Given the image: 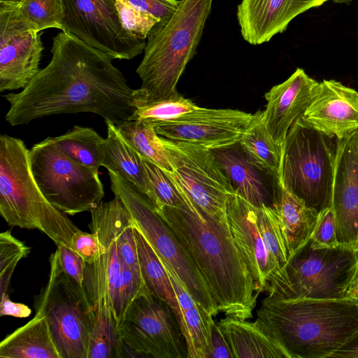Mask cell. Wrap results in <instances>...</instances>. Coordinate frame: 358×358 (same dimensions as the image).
I'll return each mask as SVG.
<instances>
[{
    "label": "cell",
    "instance_id": "obj_2",
    "mask_svg": "<svg viewBox=\"0 0 358 358\" xmlns=\"http://www.w3.org/2000/svg\"><path fill=\"white\" fill-rule=\"evenodd\" d=\"M156 210L174 231L205 280L219 312L251 319L259 294L227 219L213 218L187 198Z\"/></svg>",
    "mask_w": 358,
    "mask_h": 358
},
{
    "label": "cell",
    "instance_id": "obj_11",
    "mask_svg": "<svg viewBox=\"0 0 358 358\" xmlns=\"http://www.w3.org/2000/svg\"><path fill=\"white\" fill-rule=\"evenodd\" d=\"M31 174L40 190L57 208L69 215L91 211L104 196L99 173L76 162L48 137L29 150Z\"/></svg>",
    "mask_w": 358,
    "mask_h": 358
},
{
    "label": "cell",
    "instance_id": "obj_23",
    "mask_svg": "<svg viewBox=\"0 0 358 358\" xmlns=\"http://www.w3.org/2000/svg\"><path fill=\"white\" fill-rule=\"evenodd\" d=\"M234 358H289L281 345L257 320L227 316L217 323Z\"/></svg>",
    "mask_w": 358,
    "mask_h": 358
},
{
    "label": "cell",
    "instance_id": "obj_25",
    "mask_svg": "<svg viewBox=\"0 0 358 358\" xmlns=\"http://www.w3.org/2000/svg\"><path fill=\"white\" fill-rule=\"evenodd\" d=\"M211 151L236 192L254 206H271L269 193L260 174L261 171L248 159L238 143Z\"/></svg>",
    "mask_w": 358,
    "mask_h": 358
},
{
    "label": "cell",
    "instance_id": "obj_22",
    "mask_svg": "<svg viewBox=\"0 0 358 358\" xmlns=\"http://www.w3.org/2000/svg\"><path fill=\"white\" fill-rule=\"evenodd\" d=\"M272 207L278 216L288 260L310 239L319 213L308 207L280 182L274 185Z\"/></svg>",
    "mask_w": 358,
    "mask_h": 358
},
{
    "label": "cell",
    "instance_id": "obj_19",
    "mask_svg": "<svg viewBox=\"0 0 358 358\" xmlns=\"http://www.w3.org/2000/svg\"><path fill=\"white\" fill-rule=\"evenodd\" d=\"M255 206L237 192L227 203V219L234 240L255 282L259 293L279 268L268 252L257 225Z\"/></svg>",
    "mask_w": 358,
    "mask_h": 358
},
{
    "label": "cell",
    "instance_id": "obj_3",
    "mask_svg": "<svg viewBox=\"0 0 358 358\" xmlns=\"http://www.w3.org/2000/svg\"><path fill=\"white\" fill-rule=\"evenodd\" d=\"M256 320L289 358H324L358 329V303L341 299L265 298Z\"/></svg>",
    "mask_w": 358,
    "mask_h": 358
},
{
    "label": "cell",
    "instance_id": "obj_16",
    "mask_svg": "<svg viewBox=\"0 0 358 358\" xmlns=\"http://www.w3.org/2000/svg\"><path fill=\"white\" fill-rule=\"evenodd\" d=\"M43 50L40 31L17 8L0 11V92L24 89L40 71Z\"/></svg>",
    "mask_w": 358,
    "mask_h": 358
},
{
    "label": "cell",
    "instance_id": "obj_28",
    "mask_svg": "<svg viewBox=\"0 0 358 358\" xmlns=\"http://www.w3.org/2000/svg\"><path fill=\"white\" fill-rule=\"evenodd\" d=\"M262 113L263 111L258 110L252 115L238 144L253 165L278 182L281 174L282 147L277 145L269 136L262 121Z\"/></svg>",
    "mask_w": 358,
    "mask_h": 358
},
{
    "label": "cell",
    "instance_id": "obj_46",
    "mask_svg": "<svg viewBox=\"0 0 358 358\" xmlns=\"http://www.w3.org/2000/svg\"><path fill=\"white\" fill-rule=\"evenodd\" d=\"M345 298L352 299L358 303V266L347 288Z\"/></svg>",
    "mask_w": 358,
    "mask_h": 358
},
{
    "label": "cell",
    "instance_id": "obj_21",
    "mask_svg": "<svg viewBox=\"0 0 358 358\" xmlns=\"http://www.w3.org/2000/svg\"><path fill=\"white\" fill-rule=\"evenodd\" d=\"M328 0H242L237 19L243 39L261 45L286 30L299 14Z\"/></svg>",
    "mask_w": 358,
    "mask_h": 358
},
{
    "label": "cell",
    "instance_id": "obj_17",
    "mask_svg": "<svg viewBox=\"0 0 358 358\" xmlns=\"http://www.w3.org/2000/svg\"><path fill=\"white\" fill-rule=\"evenodd\" d=\"M331 208L338 244L358 250V130L337 139Z\"/></svg>",
    "mask_w": 358,
    "mask_h": 358
},
{
    "label": "cell",
    "instance_id": "obj_36",
    "mask_svg": "<svg viewBox=\"0 0 358 358\" xmlns=\"http://www.w3.org/2000/svg\"><path fill=\"white\" fill-rule=\"evenodd\" d=\"M196 106L190 99L178 94L170 98L138 106L134 120H167L188 113Z\"/></svg>",
    "mask_w": 358,
    "mask_h": 358
},
{
    "label": "cell",
    "instance_id": "obj_33",
    "mask_svg": "<svg viewBox=\"0 0 358 358\" xmlns=\"http://www.w3.org/2000/svg\"><path fill=\"white\" fill-rule=\"evenodd\" d=\"M17 10L38 31L50 28L62 29V0H22Z\"/></svg>",
    "mask_w": 358,
    "mask_h": 358
},
{
    "label": "cell",
    "instance_id": "obj_6",
    "mask_svg": "<svg viewBox=\"0 0 358 358\" xmlns=\"http://www.w3.org/2000/svg\"><path fill=\"white\" fill-rule=\"evenodd\" d=\"M29 150L20 138L0 136V213L12 227L38 229L56 245H71L79 229L50 203L31 174Z\"/></svg>",
    "mask_w": 358,
    "mask_h": 358
},
{
    "label": "cell",
    "instance_id": "obj_13",
    "mask_svg": "<svg viewBox=\"0 0 358 358\" xmlns=\"http://www.w3.org/2000/svg\"><path fill=\"white\" fill-rule=\"evenodd\" d=\"M161 139L171 166V171H164L180 195L208 216L226 220L227 203L235 190L212 151Z\"/></svg>",
    "mask_w": 358,
    "mask_h": 358
},
{
    "label": "cell",
    "instance_id": "obj_30",
    "mask_svg": "<svg viewBox=\"0 0 358 358\" xmlns=\"http://www.w3.org/2000/svg\"><path fill=\"white\" fill-rule=\"evenodd\" d=\"M57 147L70 158L96 173L102 166L104 139L90 127L75 125L65 134L53 137Z\"/></svg>",
    "mask_w": 358,
    "mask_h": 358
},
{
    "label": "cell",
    "instance_id": "obj_47",
    "mask_svg": "<svg viewBox=\"0 0 358 358\" xmlns=\"http://www.w3.org/2000/svg\"><path fill=\"white\" fill-rule=\"evenodd\" d=\"M22 0H0V11H7L17 8Z\"/></svg>",
    "mask_w": 358,
    "mask_h": 358
},
{
    "label": "cell",
    "instance_id": "obj_18",
    "mask_svg": "<svg viewBox=\"0 0 358 358\" xmlns=\"http://www.w3.org/2000/svg\"><path fill=\"white\" fill-rule=\"evenodd\" d=\"M300 119L329 137L343 139L358 130V92L334 80H324Z\"/></svg>",
    "mask_w": 358,
    "mask_h": 358
},
{
    "label": "cell",
    "instance_id": "obj_39",
    "mask_svg": "<svg viewBox=\"0 0 358 358\" xmlns=\"http://www.w3.org/2000/svg\"><path fill=\"white\" fill-rule=\"evenodd\" d=\"M70 247L77 252L87 264L93 263L105 250L99 236L78 229L72 236Z\"/></svg>",
    "mask_w": 358,
    "mask_h": 358
},
{
    "label": "cell",
    "instance_id": "obj_24",
    "mask_svg": "<svg viewBox=\"0 0 358 358\" xmlns=\"http://www.w3.org/2000/svg\"><path fill=\"white\" fill-rule=\"evenodd\" d=\"M169 276L180 305L187 358H208L213 315L191 295L174 271L164 265Z\"/></svg>",
    "mask_w": 358,
    "mask_h": 358
},
{
    "label": "cell",
    "instance_id": "obj_45",
    "mask_svg": "<svg viewBox=\"0 0 358 358\" xmlns=\"http://www.w3.org/2000/svg\"><path fill=\"white\" fill-rule=\"evenodd\" d=\"M329 357L358 358V329Z\"/></svg>",
    "mask_w": 358,
    "mask_h": 358
},
{
    "label": "cell",
    "instance_id": "obj_43",
    "mask_svg": "<svg viewBox=\"0 0 358 358\" xmlns=\"http://www.w3.org/2000/svg\"><path fill=\"white\" fill-rule=\"evenodd\" d=\"M208 358H234L224 334L214 320L210 325Z\"/></svg>",
    "mask_w": 358,
    "mask_h": 358
},
{
    "label": "cell",
    "instance_id": "obj_41",
    "mask_svg": "<svg viewBox=\"0 0 358 358\" xmlns=\"http://www.w3.org/2000/svg\"><path fill=\"white\" fill-rule=\"evenodd\" d=\"M61 265L64 273L77 285L84 288L85 262L70 246L57 245Z\"/></svg>",
    "mask_w": 358,
    "mask_h": 358
},
{
    "label": "cell",
    "instance_id": "obj_14",
    "mask_svg": "<svg viewBox=\"0 0 358 358\" xmlns=\"http://www.w3.org/2000/svg\"><path fill=\"white\" fill-rule=\"evenodd\" d=\"M62 31L113 59H131L145 48V40L122 25L116 0H62Z\"/></svg>",
    "mask_w": 358,
    "mask_h": 358
},
{
    "label": "cell",
    "instance_id": "obj_26",
    "mask_svg": "<svg viewBox=\"0 0 358 358\" xmlns=\"http://www.w3.org/2000/svg\"><path fill=\"white\" fill-rule=\"evenodd\" d=\"M106 124L102 166L131 182L152 203L153 193L142 156L124 140L115 124Z\"/></svg>",
    "mask_w": 358,
    "mask_h": 358
},
{
    "label": "cell",
    "instance_id": "obj_12",
    "mask_svg": "<svg viewBox=\"0 0 358 358\" xmlns=\"http://www.w3.org/2000/svg\"><path fill=\"white\" fill-rule=\"evenodd\" d=\"M120 357L187 358V349L171 308L147 287L120 324Z\"/></svg>",
    "mask_w": 358,
    "mask_h": 358
},
{
    "label": "cell",
    "instance_id": "obj_31",
    "mask_svg": "<svg viewBox=\"0 0 358 358\" xmlns=\"http://www.w3.org/2000/svg\"><path fill=\"white\" fill-rule=\"evenodd\" d=\"M116 126L124 140L143 157L165 171H171L167 152L151 121L133 120Z\"/></svg>",
    "mask_w": 358,
    "mask_h": 358
},
{
    "label": "cell",
    "instance_id": "obj_29",
    "mask_svg": "<svg viewBox=\"0 0 358 358\" xmlns=\"http://www.w3.org/2000/svg\"><path fill=\"white\" fill-rule=\"evenodd\" d=\"M141 271L149 290L165 302L174 313L180 329L182 317L176 294L165 267L147 240L135 227Z\"/></svg>",
    "mask_w": 358,
    "mask_h": 358
},
{
    "label": "cell",
    "instance_id": "obj_37",
    "mask_svg": "<svg viewBox=\"0 0 358 358\" xmlns=\"http://www.w3.org/2000/svg\"><path fill=\"white\" fill-rule=\"evenodd\" d=\"M143 161L151 185L154 196L152 203L155 208L182 206L183 199L164 170L144 157Z\"/></svg>",
    "mask_w": 358,
    "mask_h": 358
},
{
    "label": "cell",
    "instance_id": "obj_7",
    "mask_svg": "<svg viewBox=\"0 0 358 358\" xmlns=\"http://www.w3.org/2000/svg\"><path fill=\"white\" fill-rule=\"evenodd\" d=\"M358 266V250L338 245L316 248L310 238L271 274L268 296L284 300L341 299Z\"/></svg>",
    "mask_w": 358,
    "mask_h": 358
},
{
    "label": "cell",
    "instance_id": "obj_4",
    "mask_svg": "<svg viewBox=\"0 0 358 358\" xmlns=\"http://www.w3.org/2000/svg\"><path fill=\"white\" fill-rule=\"evenodd\" d=\"M213 2L179 0L176 10L152 28L136 69L142 82L136 90V107L178 94V82L195 54Z\"/></svg>",
    "mask_w": 358,
    "mask_h": 358
},
{
    "label": "cell",
    "instance_id": "obj_35",
    "mask_svg": "<svg viewBox=\"0 0 358 358\" xmlns=\"http://www.w3.org/2000/svg\"><path fill=\"white\" fill-rule=\"evenodd\" d=\"M30 248L15 238L10 230L0 234V292L6 293L12 274L20 259L26 257Z\"/></svg>",
    "mask_w": 358,
    "mask_h": 358
},
{
    "label": "cell",
    "instance_id": "obj_44",
    "mask_svg": "<svg viewBox=\"0 0 358 358\" xmlns=\"http://www.w3.org/2000/svg\"><path fill=\"white\" fill-rule=\"evenodd\" d=\"M31 310L21 303L12 301L7 293L1 295L0 316H13L18 318L29 317Z\"/></svg>",
    "mask_w": 358,
    "mask_h": 358
},
{
    "label": "cell",
    "instance_id": "obj_27",
    "mask_svg": "<svg viewBox=\"0 0 358 358\" xmlns=\"http://www.w3.org/2000/svg\"><path fill=\"white\" fill-rule=\"evenodd\" d=\"M1 358H61L45 316L36 315L0 343Z\"/></svg>",
    "mask_w": 358,
    "mask_h": 358
},
{
    "label": "cell",
    "instance_id": "obj_34",
    "mask_svg": "<svg viewBox=\"0 0 358 358\" xmlns=\"http://www.w3.org/2000/svg\"><path fill=\"white\" fill-rule=\"evenodd\" d=\"M146 288L141 269L132 268L123 264L115 285L113 297L117 329L130 304Z\"/></svg>",
    "mask_w": 358,
    "mask_h": 358
},
{
    "label": "cell",
    "instance_id": "obj_48",
    "mask_svg": "<svg viewBox=\"0 0 358 358\" xmlns=\"http://www.w3.org/2000/svg\"><path fill=\"white\" fill-rule=\"evenodd\" d=\"M333 1L336 2V3H343V2H350L352 0H332Z\"/></svg>",
    "mask_w": 358,
    "mask_h": 358
},
{
    "label": "cell",
    "instance_id": "obj_32",
    "mask_svg": "<svg viewBox=\"0 0 358 358\" xmlns=\"http://www.w3.org/2000/svg\"><path fill=\"white\" fill-rule=\"evenodd\" d=\"M255 210L257 225L262 238L280 268L287 262V254L277 214L272 206L266 204L255 206Z\"/></svg>",
    "mask_w": 358,
    "mask_h": 358
},
{
    "label": "cell",
    "instance_id": "obj_15",
    "mask_svg": "<svg viewBox=\"0 0 358 358\" xmlns=\"http://www.w3.org/2000/svg\"><path fill=\"white\" fill-rule=\"evenodd\" d=\"M252 118L239 110L196 106L176 117L150 121L161 137L215 150L237 144Z\"/></svg>",
    "mask_w": 358,
    "mask_h": 358
},
{
    "label": "cell",
    "instance_id": "obj_42",
    "mask_svg": "<svg viewBox=\"0 0 358 358\" xmlns=\"http://www.w3.org/2000/svg\"><path fill=\"white\" fill-rule=\"evenodd\" d=\"M127 1L136 8L148 13L159 21L170 16L176 10L179 3V0Z\"/></svg>",
    "mask_w": 358,
    "mask_h": 358
},
{
    "label": "cell",
    "instance_id": "obj_10",
    "mask_svg": "<svg viewBox=\"0 0 358 358\" xmlns=\"http://www.w3.org/2000/svg\"><path fill=\"white\" fill-rule=\"evenodd\" d=\"M48 282L34 302L36 314L45 317L61 358H87L94 324L84 288L63 271L59 251L50 257Z\"/></svg>",
    "mask_w": 358,
    "mask_h": 358
},
{
    "label": "cell",
    "instance_id": "obj_40",
    "mask_svg": "<svg viewBox=\"0 0 358 358\" xmlns=\"http://www.w3.org/2000/svg\"><path fill=\"white\" fill-rule=\"evenodd\" d=\"M310 238L316 248H334L339 245L336 239L334 215L331 208L319 213Z\"/></svg>",
    "mask_w": 358,
    "mask_h": 358
},
{
    "label": "cell",
    "instance_id": "obj_8",
    "mask_svg": "<svg viewBox=\"0 0 358 358\" xmlns=\"http://www.w3.org/2000/svg\"><path fill=\"white\" fill-rule=\"evenodd\" d=\"M336 150V138L298 118L283 145L278 182L318 213L331 208Z\"/></svg>",
    "mask_w": 358,
    "mask_h": 358
},
{
    "label": "cell",
    "instance_id": "obj_9",
    "mask_svg": "<svg viewBox=\"0 0 358 358\" xmlns=\"http://www.w3.org/2000/svg\"><path fill=\"white\" fill-rule=\"evenodd\" d=\"M110 189L129 212L141 231L164 265L170 267L191 295L213 317L219 313L215 300L198 268L178 238L156 210L149 199L134 185L108 171Z\"/></svg>",
    "mask_w": 358,
    "mask_h": 358
},
{
    "label": "cell",
    "instance_id": "obj_5",
    "mask_svg": "<svg viewBox=\"0 0 358 358\" xmlns=\"http://www.w3.org/2000/svg\"><path fill=\"white\" fill-rule=\"evenodd\" d=\"M90 213L89 227L105 250L93 263H85L83 287L94 316L88 358H112L117 356L120 343L113 309L115 287L123 266L117 240L129 211L115 196Z\"/></svg>",
    "mask_w": 358,
    "mask_h": 358
},
{
    "label": "cell",
    "instance_id": "obj_20",
    "mask_svg": "<svg viewBox=\"0 0 358 358\" xmlns=\"http://www.w3.org/2000/svg\"><path fill=\"white\" fill-rule=\"evenodd\" d=\"M319 83L297 69L286 80L266 94L262 121L271 138L283 148L287 133L304 113L316 94Z\"/></svg>",
    "mask_w": 358,
    "mask_h": 358
},
{
    "label": "cell",
    "instance_id": "obj_38",
    "mask_svg": "<svg viewBox=\"0 0 358 358\" xmlns=\"http://www.w3.org/2000/svg\"><path fill=\"white\" fill-rule=\"evenodd\" d=\"M123 27L134 36L145 40L152 28L159 22L148 13L132 6L127 0H116Z\"/></svg>",
    "mask_w": 358,
    "mask_h": 358
},
{
    "label": "cell",
    "instance_id": "obj_1",
    "mask_svg": "<svg viewBox=\"0 0 358 358\" xmlns=\"http://www.w3.org/2000/svg\"><path fill=\"white\" fill-rule=\"evenodd\" d=\"M52 58L17 93L3 96L11 126L43 117L91 113L119 125L133 120L136 90L127 85L110 55L63 31L53 37Z\"/></svg>",
    "mask_w": 358,
    "mask_h": 358
}]
</instances>
